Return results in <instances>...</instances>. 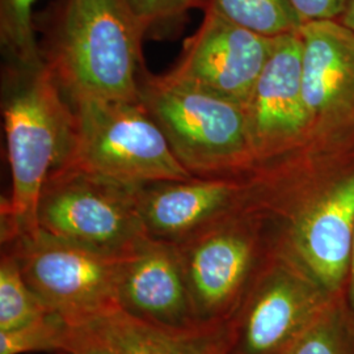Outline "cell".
I'll use <instances>...</instances> for the list:
<instances>
[{
    "label": "cell",
    "mask_w": 354,
    "mask_h": 354,
    "mask_svg": "<svg viewBox=\"0 0 354 354\" xmlns=\"http://www.w3.org/2000/svg\"><path fill=\"white\" fill-rule=\"evenodd\" d=\"M252 205L274 241L333 294L344 292L354 238V150L304 146L259 167Z\"/></svg>",
    "instance_id": "obj_1"
},
{
    "label": "cell",
    "mask_w": 354,
    "mask_h": 354,
    "mask_svg": "<svg viewBox=\"0 0 354 354\" xmlns=\"http://www.w3.org/2000/svg\"><path fill=\"white\" fill-rule=\"evenodd\" d=\"M1 113L11 172V194L1 201L4 244L37 230L42 189L68 153L73 113L45 59L36 64L7 62Z\"/></svg>",
    "instance_id": "obj_2"
},
{
    "label": "cell",
    "mask_w": 354,
    "mask_h": 354,
    "mask_svg": "<svg viewBox=\"0 0 354 354\" xmlns=\"http://www.w3.org/2000/svg\"><path fill=\"white\" fill-rule=\"evenodd\" d=\"M145 35L125 0H66L42 55L67 97L138 102Z\"/></svg>",
    "instance_id": "obj_3"
},
{
    "label": "cell",
    "mask_w": 354,
    "mask_h": 354,
    "mask_svg": "<svg viewBox=\"0 0 354 354\" xmlns=\"http://www.w3.org/2000/svg\"><path fill=\"white\" fill-rule=\"evenodd\" d=\"M140 100L190 175L251 176L257 169L241 102L146 71Z\"/></svg>",
    "instance_id": "obj_4"
},
{
    "label": "cell",
    "mask_w": 354,
    "mask_h": 354,
    "mask_svg": "<svg viewBox=\"0 0 354 354\" xmlns=\"http://www.w3.org/2000/svg\"><path fill=\"white\" fill-rule=\"evenodd\" d=\"M175 245L197 326L222 336L274 250L269 221L251 203Z\"/></svg>",
    "instance_id": "obj_5"
},
{
    "label": "cell",
    "mask_w": 354,
    "mask_h": 354,
    "mask_svg": "<svg viewBox=\"0 0 354 354\" xmlns=\"http://www.w3.org/2000/svg\"><path fill=\"white\" fill-rule=\"evenodd\" d=\"M67 99L73 127L62 165L130 187L193 177L140 100Z\"/></svg>",
    "instance_id": "obj_6"
},
{
    "label": "cell",
    "mask_w": 354,
    "mask_h": 354,
    "mask_svg": "<svg viewBox=\"0 0 354 354\" xmlns=\"http://www.w3.org/2000/svg\"><path fill=\"white\" fill-rule=\"evenodd\" d=\"M4 244L16 256L28 286L70 327L121 308L118 282L129 253L105 252L41 228Z\"/></svg>",
    "instance_id": "obj_7"
},
{
    "label": "cell",
    "mask_w": 354,
    "mask_h": 354,
    "mask_svg": "<svg viewBox=\"0 0 354 354\" xmlns=\"http://www.w3.org/2000/svg\"><path fill=\"white\" fill-rule=\"evenodd\" d=\"M136 189L61 165L42 189L38 228L100 251L127 254L150 238L140 218Z\"/></svg>",
    "instance_id": "obj_8"
},
{
    "label": "cell",
    "mask_w": 354,
    "mask_h": 354,
    "mask_svg": "<svg viewBox=\"0 0 354 354\" xmlns=\"http://www.w3.org/2000/svg\"><path fill=\"white\" fill-rule=\"evenodd\" d=\"M336 295L274 241L273 252L221 336L225 352L282 353Z\"/></svg>",
    "instance_id": "obj_9"
},
{
    "label": "cell",
    "mask_w": 354,
    "mask_h": 354,
    "mask_svg": "<svg viewBox=\"0 0 354 354\" xmlns=\"http://www.w3.org/2000/svg\"><path fill=\"white\" fill-rule=\"evenodd\" d=\"M302 89L308 115L306 145L354 149V32L340 20L304 23Z\"/></svg>",
    "instance_id": "obj_10"
},
{
    "label": "cell",
    "mask_w": 354,
    "mask_h": 354,
    "mask_svg": "<svg viewBox=\"0 0 354 354\" xmlns=\"http://www.w3.org/2000/svg\"><path fill=\"white\" fill-rule=\"evenodd\" d=\"M298 32L273 38L269 59L244 102L257 168L297 151L308 140Z\"/></svg>",
    "instance_id": "obj_11"
},
{
    "label": "cell",
    "mask_w": 354,
    "mask_h": 354,
    "mask_svg": "<svg viewBox=\"0 0 354 354\" xmlns=\"http://www.w3.org/2000/svg\"><path fill=\"white\" fill-rule=\"evenodd\" d=\"M272 48L273 38L205 10L201 26L185 41L180 59L167 74L244 105Z\"/></svg>",
    "instance_id": "obj_12"
},
{
    "label": "cell",
    "mask_w": 354,
    "mask_h": 354,
    "mask_svg": "<svg viewBox=\"0 0 354 354\" xmlns=\"http://www.w3.org/2000/svg\"><path fill=\"white\" fill-rule=\"evenodd\" d=\"M252 175L156 181L136 189L147 235L178 244L248 206Z\"/></svg>",
    "instance_id": "obj_13"
},
{
    "label": "cell",
    "mask_w": 354,
    "mask_h": 354,
    "mask_svg": "<svg viewBox=\"0 0 354 354\" xmlns=\"http://www.w3.org/2000/svg\"><path fill=\"white\" fill-rule=\"evenodd\" d=\"M121 310L178 336H205L194 319L175 244L147 238L129 253L118 282Z\"/></svg>",
    "instance_id": "obj_14"
},
{
    "label": "cell",
    "mask_w": 354,
    "mask_h": 354,
    "mask_svg": "<svg viewBox=\"0 0 354 354\" xmlns=\"http://www.w3.org/2000/svg\"><path fill=\"white\" fill-rule=\"evenodd\" d=\"M71 353L92 346L111 354H192L189 336H178L152 327L117 308L71 327Z\"/></svg>",
    "instance_id": "obj_15"
},
{
    "label": "cell",
    "mask_w": 354,
    "mask_h": 354,
    "mask_svg": "<svg viewBox=\"0 0 354 354\" xmlns=\"http://www.w3.org/2000/svg\"><path fill=\"white\" fill-rule=\"evenodd\" d=\"M203 8L266 38L297 33L304 24L289 0H205Z\"/></svg>",
    "instance_id": "obj_16"
},
{
    "label": "cell",
    "mask_w": 354,
    "mask_h": 354,
    "mask_svg": "<svg viewBox=\"0 0 354 354\" xmlns=\"http://www.w3.org/2000/svg\"><path fill=\"white\" fill-rule=\"evenodd\" d=\"M281 354H354V315L344 292L333 297Z\"/></svg>",
    "instance_id": "obj_17"
},
{
    "label": "cell",
    "mask_w": 354,
    "mask_h": 354,
    "mask_svg": "<svg viewBox=\"0 0 354 354\" xmlns=\"http://www.w3.org/2000/svg\"><path fill=\"white\" fill-rule=\"evenodd\" d=\"M48 311L28 286L16 256L6 248L0 264V330L23 327Z\"/></svg>",
    "instance_id": "obj_18"
},
{
    "label": "cell",
    "mask_w": 354,
    "mask_h": 354,
    "mask_svg": "<svg viewBox=\"0 0 354 354\" xmlns=\"http://www.w3.org/2000/svg\"><path fill=\"white\" fill-rule=\"evenodd\" d=\"M37 0H0V42L8 64H36L44 61L33 26Z\"/></svg>",
    "instance_id": "obj_19"
},
{
    "label": "cell",
    "mask_w": 354,
    "mask_h": 354,
    "mask_svg": "<svg viewBox=\"0 0 354 354\" xmlns=\"http://www.w3.org/2000/svg\"><path fill=\"white\" fill-rule=\"evenodd\" d=\"M73 329L64 317L48 311L23 327L0 330V354H23L42 351L68 352Z\"/></svg>",
    "instance_id": "obj_20"
},
{
    "label": "cell",
    "mask_w": 354,
    "mask_h": 354,
    "mask_svg": "<svg viewBox=\"0 0 354 354\" xmlns=\"http://www.w3.org/2000/svg\"><path fill=\"white\" fill-rule=\"evenodd\" d=\"M147 33L153 28L171 24L193 8L203 7L205 0H125Z\"/></svg>",
    "instance_id": "obj_21"
},
{
    "label": "cell",
    "mask_w": 354,
    "mask_h": 354,
    "mask_svg": "<svg viewBox=\"0 0 354 354\" xmlns=\"http://www.w3.org/2000/svg\"><path fill=\"white\" fill-rule=\"evenodd\" d=\"M304 23L340 20L349 0H289Z\"/></svg>",
    "instance_id": "obj_22"
},
{
    "label": "cell",
    "mask_w": 354,
    "mask_h": 354,
    "mask_svg": "<svg viewBox=\"0 0 354 354\" xmlns=\"http://www.w3.org/2000/svg\"><path fill=\"white\" fill-rule=\"evenodd\" d=\"M192 354H226L219 336L189 337Z\"/></svg>",
    "instance_id": "obj_23"
},
{
    "label": "cell",
    "mask_w": 354,
    "mask_h": 354,
    "mask_svg": "<svg viewBox=\"0 0 354 354\" xmlns=\"http://www.w3.org/2000/svg\"><path fill=\"white\" fill-rule=\"evenodd\" d=\"M344 297H345V301H346V304L349 306V308H351V311L354 315V238L348 277H346V283H345V289H344Z\"/></svg>",
    "instance_id": "obj_24"
},
{
    "label": "cell",
    "mask_w": 354,
    "mask_h": 354,
    "mask_svg": "<svg viewBox=\"0 0 354 354\" xmlns=\"http://www.w3.org/2000/svg\"><path fill=\"white\" fill-rule=\"evenodd\" d=\"M340 21L344 26H348L349 29H352L354 32V0L348 1L346 8H345V11L340 17Z\"/></svg>",
    "instance_id": "obj_25"
}]
</instances>
